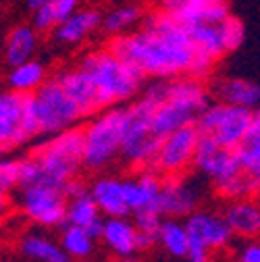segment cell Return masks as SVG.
<instances>
[{
    "label": "cell",
    "instance_id": "obj_40",
    "mask_svg": "<svg viewBox=\"0 0 260 262\" xmlns=\"http://www.w3.org/2000/svg\"><path fill=\"white\" fill-rule=\"evenodd\" d=\"M115 262H134L132 258H115Z\"/></svg>",
    "mask_w": 260,
    "mask_h": 262
},
{
    "label": "cell",
    "instance_id": "obj_4",
    "mask_svg": "<svg viewBox=\"0 0 260 262\" xmlns=\"http://www.w3.org/2000/svg\"><path fill=\"white\" fill-rule=\"evenodd\" d=\"M77 64L90 75L102 108L125 106L127 102H134L144 90L142 73L117 56L109 46L85 52Z\"/></svg>",
    "mask_w": 260,
    "mask_h": 262
},
{
    "label": "cell",
    "instance_id": "obj_42",
    "mask_svg": "<svg viewBox=\"0 0 260 262\" xmlns=\"http://www.w3.org/2000/svg\"><path fill=\"white\" fill-rule=\"evenodd\" d=\"M0 262H23V260H15V258H7V260H0Z\"/></svg>",
    "mask_w": 260,
    "mask_h": 262
},
{
    "label": "cell",
    "instance_id": "obj_11",
    "mask_svg": "<svg viewBox=\"0 0 260 262\" xmlns=\"http://www.w3.org/2000/svg\"><path fill=\"white\" fill-rule=\"evenodd\" d=\"M198 144H200V131L196 125L177 129L173 134L165 136L152 162V171H156L160 177L187 175V171L193 169Z\"/></svg>",
    "mask_w": 260,
    "mask_h": 262
},
{
    "label": "cell",
    "instance_id": "obj_1",
    "mask_svg": "<svg viewBox=\"0 0 260 262\" xmlns=\"http://www.w3.org/2000/svg\"><path fill=\"white\" fill-rule=\"evenodd\" d=\"M109 48L140 71L144 79L189 75L196 58L187 27L175 15L160 9L150 13L140 29L111 38Z\"/></svg>",
    "mask_w": 260,
    "mask_h": 262
},
{
    "label": "cell",
    "instance_id": "obj_18",
    "mask_svg": "<svg viewBox=\"0 0 260 262\" xmlns=\"http://www.w3.org/2000/svg\"><path fill=\"white\" fill-rule=\"evenodd\" d=\"M102 246L115 254V258H134L140 250V229L127 216H111L104 219L100 237Z\"/></svg>",
    "mask_w": 260,
    "mask_h": 262
},
{
    "label": "cell",
    "instance_id": "obj_17",
    "mask_svg": "<svg viewBox=\"0 0 260 262\" xmlns=\"http://www.w3.org/2000/svg\"><path fill=\"white\" fill-rule=\"evenodd\" d=\"M67 225H75L88 231L94 237H100L104 214L100 212L98 204H96L94 195L90 193V187H85L79 179L73 181L67 187Z\"/></svg>",
    "mask_w": 260,
    "mask_h": 262
},
{
    "label": "cell",
    "instance_id": "obj_5",
    "mask_svg": "<svg viewBox=\"0 0 260 262\" xmlns=\"http://www.w3.org/2000/svg\"><path fill=\"white\" fill-rule=\"evenodd\" d=\"M210 104V92L202 79L191 75L165 79L162 81V96L154 108L152 123L160 138L183 127L198 123L202 111Z\"/></svg>",
    "mask_w": 260,
    "mask_h": 262
},
{
    "label": "cell",
    "instance_id": "obj_36",
    "mask_svg": "<svg viewBox=\"0 0 260 262\" xmlns=\"http://www.w3.org/2000/svg\"><path fill=\"white\" fill-rule=\"evenodd\" d=\"M210 256H212V252H208L204 246H200V244H196V242H191L185 260H187V262H208Z\"/></svg>",
    "mask_w": 260,
    "mask_h": 262
},
{
    "label": "cell",
    "instance_id": "obj_8",
    "mask_svg": "<svg viewBox=\"0 0 260 262\" xmlns=\"http://www.w3.org/2000/svg\"><path fill=\"white\" fill-rule=\"evenodd\" d=\"M67 191L50 185H25L17 191V208L23 219L42 229L67 225Z\"/></svg>",
    "mask_w": 260,
    "mask_h": 262
},
{
    "label": "cell",
    "instance_id": "obj_28",
    "mask_svg": "<svg viewBox=\"0 0 260 262\" xmlns=\"http://www.w3.org/2000/svg\"><path fill=\"white\" fill-rule=\"evenodd\" d=\"M144 19H146V15H144L142 5L125 3V5H119L102 15V31L109 34L111 38H117V36L134 31V27L138 23H144Z\"/></svg>",
    "mask_w": 260,
    "mask_h": 262
},
{
    "label": "cell",
    "instance_id": "obj_33",
    "mask_svg": "<svg viewBox=\"0 0 260 262\" xmlns=\"http://www.w3.org/2000/svg\"><path fill=\"white\" fill-rule=\"evenodd\" d=\"M21 189V158L3 154L0 156V193L11 195Z\"/></svg>",
    "mask_w": 260,
    "mask_h": 262
},
{
    "label": "cell",
    "instance_id": "obj_2",
    "mask_svg": "<svg viewBox=\"0 0 260 262\" xmlns=\"http://www.w3.org/2000/svg\"><path fill=\"white\" fill-rule=\"evenodd\" d=\"M83 169V134L73 127L40 140L21 158V187L50 185L64 189L77 181Z\"/></svg>",
    "mask_w": 260,
    "mask_h": 262
},
{
    "label": "cell",
    "instance_id": "obj_43",
    "mask_svg": "<svg viewBox=\"0 0 260 262\" xmlns=\"http://www.w3.org/2000/svg\"><path fill=\"white\" fill-rule=\"evenodd\" d=\"M64 262H73V260H69V258H67V260H64Z\"/></svg>",
    "mask_w": 260,
    "mask_h": 262
},
{
    "label": "cell",
    "instance_id": "obj_26",
    "mask_svg": "<svg viewBox=\"0 0 260 262\" xmlns=\"http://www.w3.org/2000/svg\"><path fill=\"white\" fill-rule=\"evenodd\" d=\"M17 252L27 262H64V256L60 244L52 239L46 233L40 231H27L17 239Z\"/></svg>",
    "mask_w": 260,
    "mask_h": 262
},
{
    "label": "cell",
    "instance_id": "obj_29",
    "mask_svg": "<svg viewBox=\"0 0 260 262\" xmlns=\"http://www.w3.org/2000/svg\"><path fill=\"white\" fill-rule=\"evenodd\" d=\"M156 244L169 256L185 258L187 250H189V244H191L185 221H181V219H165L162 225H160V229H158Z\"/></svg>",
    "mask_w": 260,
    "mask_h": 262
},
{
    "label": "cell",
    "instance_id": "obj_16",
    "mask_svg": "<svg viewBox=\"0 0 260 262\" xmlns=\"http://www.w3.org/2000/svg\"><path fill=\"white\" fill-rule=\"evenodd\" d=\"M185 227H187L189 239L204 246L208 252H221L225 248H229V244L233 242V233L229 225H227L225 216L208 208H200L196 212H191L185 219Z\"/></svg>",
    "mask_w": 260,
    "mask_h": 262
},
{
    "label": "cell",
    "instance_id": "obj_22",
    "mask_svg": "<svg viewBox=\"0 0 260 262\" xmlns=\"http://www.w3.org/2000/svg\"><path fill=\"white\" fill-rule=\"evenodd\" d=\"M219 102L254 111L260 106V83L248 77H225L212 85Z\"/></svg>",
    "mask_w": 260,
    "mask_h": 262
},
{
    "label": "cell",
    "instance_id": "obj_7",
    "mask_svg": "<svg viewBox=\"0 0 260 262\" xmlns=\"http://www.w3.org/2000/svg\"><path fill=\"white\" fill-rule=\"evenodd\" d=\"M27 113L36 138H48L79 127V121L83 119L81 111L62 90L56 77L48 79L36 94L27 96Z\"/></svg>",
    "mask_w": 260,
    "mask_h": 262
},
{
    "label": "cell",
    "instance_id": "obj_38",
    "mask_svg": "<svg viewBox=\"0 0 260 262\" xmlns=\"http://www.w3.org/2000/svg\"><path fill=\"white\" fill-rule=\"evenodd\" d=\"M11 208H13V202H11V195L7 193H0V223H3L9 214H11Z\"/></svg>",
    "mask_w": 260,
    "mask_h": 262
},
{
    "label": "cell",
    "instance_id": "obj_27",
    "mask_svg": "<svg viewBox=\"0 0 260 262\" xmlns=\"http://www.w3.org/2000/svg\"><path fill=\"white\" fill-rule=\"evenodd\" d=\"M183 25L198 23H221L231 17V9L227 0H189L187 7L175 15Z\"/></svg>",
    "mask_w": 260,
    "mask_h": 262
},
{
    "label": "cell",
    "instance_id": "obj_32",
    "mask_svg": "<svg viewBox=\"0 0 260 262\" xmlns=\"http://www.w3.org/2000/svg\"><path fill=\"white\" fill-rule=\"evenodd\" d=\"M219 198L233 202V200H244V198H258L260 195V181L254 179L250 173L242 171L237 173L233 179H229L227 183H223L221 187L214 189Z\"/></svg>",
    "mask_w": 260,
    "mask_h": 262
},
{
    "label": "cell",
    "instance_id": "obj_31",
    "mask_svg": "<svg viewBox=\"0 0 260 262\" xmlns=\"http://www.w3.org/2000/svg\"><path fill=\"white\" fill-rule=\"evenodd\" d=\"M237 156L242 169L260 181V106L252 111V123L246 140L237 148Z\"/></svg>",
    "mask_w": 260,
    "mask_h": 262
},
{
    "label": "cell",
    "instance_id": "obj_14",
    "mask_svg": "<svg viewBox=\"0 0 260 262\" xmlns=\"http://www.w3.org/2000/svg\"><path fill=\"white\" fill-rule=\"evenodd\" d=\"M200 204H202V187L196 179L187 175L162 177L160 212L165 219L185 221L191 212L200 210Z\"/></svg>",
    "mask_w": 260,
    "mask_h": 262
},
{
    "label": "cell",
    "instance_id": "obj_21",
    "mask_svg": "<svg viewBox=\"0 0 260 262\" xmlns=\"http://www.w3.org/2000/svg\"><path fill=\"white\" fill-rule=\"evenodd\" d=\"M102 29V13L96 9H79L71 17L60 21L54 27V40L64 46H75L92 38Z\"/></svg>",
    "mask_w": 260,
    "mask_h": 262
},
{
    "label": "cell",
    "instance_id": "obj_37",
    "mask_svg": "<svg viewBox=\"0 0 260 262\" xmlns=\"http://www.w3.org/2000/svg\"><path fill=\"white\" fill-rule=\"evenodd\" d=\"M187 3H189V0H158V9L167 11L171 15H177V13H181L187 7Z\"/></svg>",
    "mask_w": 260,
    "mask_h": 262
},
{
    "label": "cell",
    "instance_id": "obj_39",
    "mask_svg": "<svg viewBox=\"0 0 260 262\" xmlns=\"http://www.w3.org/2000/svg\"><path fill=\"white\" fill-rule=\"evenodd\" d=\"M50 0H25V7L34 13V11H38V9H42L44 5H48Z\"/></svg>",
    "mask_w": 260,
    "mask_h": 262
},
{
    "label": "cell",
    "instance_id": "obj_23",
    "mask_svg": "<svg viewBox=\"0 0 260 262\" xmlns=\"http://www.w3.org/2000/svg\"><path fill=\"white\" fill-rule=\"evenodd\" d=\"M40 46L38 29L34 25H15L5 36L3 44V60L7 67H17L21 62H27L36 56V50Z\"/></svg>",
    "mask_w": 260,
    "mask_h": 262
},
{
    "label": "cell",
    "instance_id": "obj_20",
    "mask_svg": "<svg viewBox=\"0 0 260 262\" xmlns=\"http://www.w3.org/2000/svg\"><path fill=\"white\" fill-rule=\"evenodd\" d=\"M221 214L229 225L233 237H240L244 242L260 237V198L227 202Z\"/></svg>",
    "mask_w": 260,
    "mask_h": 262
},
{
    "label": "cell",
    "instance_id": "obj_30",
    "mask_svg": "<svg viewBox=\"0 0 260 262\" xmlns=\"http://www.w3.org/2000/svg\"><path fill=\"white\" fill-rule=\"evenodd\" d=\"M96 242H98V237H94L88 229H81L75 225H64L58 237V244L69 260L90 258L96 250Z\"/></svg>",
    "mask_w": 260,
    "mask_h": 262
},
{
    "label": "cell",
    "instance_id": "obj_9",
    "mask_svg": "<svg viewBox=\"0 0 260 262\" xmlns=\"http://www.w3.org/2000/svg\"><path fill=\"white\" fill-rule=\"evenodd\" d=\"M250 123H252V111L216 100L202 111L196 127L200 136H206L225 148L237 150L248 136Z\"/></svg>",
    "mask_w": 260,
    "mask_h": 262
},
{
    "label": "cell",
    "instance_id": "obj_3",
    "mask_svg": "<svg viewBox=\"0 0 260 262\" xmlns=\"http://www.w3.org/2000/svg\"><path fill=\"white\" fill-rule=\"evenodd\" d=\"M162 81L165 79H154L142 90L134 102L127 104V125L123 134L121 158L134 171L152 169L158 146L162 142L152 123L154 108L162 96Z\"/></svg>",
    "mask_w": 260,
    "mask_h": 262
},
{
    "label": "cell",
    "instance_id": "obj_12",
    "mask_svg": "<svg viewBox=\"0 0 260 262\" xmlns=\"http://www.w3.org/2000/svg\"><path fill=\"white\" fill-rule=\"evenodd\" d=\"M36 140L29 123L27 96L0 90V152L7 154Z\"/></svg>",
    "mask_w": 260,
    "mask_h": 262
},
{
    "label": "cell",
    "instance_id": "obj_25",
    "mask_svg": "<svg viewBox=\"0 0 260 262\" xmlns=\"http://www.w3.org/2000/svg\"><path fill=\"white\" fill-rule=\"evenodd\" d=\"M48 69L46 64L38 58H31L27 62H21L17 67H9L7 71V90L21 94V96H31L36 94L46 81H48Z\"/></svg>",
    "mask_w": 260,
    "mask_h": 262
},
{
    "label": "cell",
    "instance_id": "obj_10",
    "mask_svg": "<svg viewBox=\"0 0 260 262\" xmlns=\"http://www.w3.org/2000/svg\"><path fill=\"white\" fill-rule=\"evenodd\" d=\"M185 27L193 48H196V54L208 58L214 64L225 54L237 50L246 36L244 23L233 15L221 23H198V25H185Z\"/></svg>",
    "mask_w": 260,
    "mask_h": 262
},
{
    "label": "cell",
    "instance_id": "obj_44",
    "mask_svg": "<svg viewBox=\"0 0 260 262\" xmlns=\"http://www.w3.org/2000/svg\"><path fill=\"white\" fill-rule=\"evenodd\" d=\"M0 15H3V9H0Z\"/></svg>",
    "mask_w": 260,
    "mask_h": 262
},
{
    "label": "cell",
    "instance_id": "obj_35",
    "mask_svg": "<svg viewBox=\"0 0 260 262\" xmlns=\"http://www.w3.org/2000/svg\"><path fill=\"white\" fill-rule=\"evenodd\" d=\"M233 262H260V237L246 239L233 254Z\"/></svg>",
    "mask_w": 260,
    "mask_h": 262
},
{
    "label": "cell",
    "instance_id": "obj_19",
    "mask_svg": "<svg viewBox=\"0 0 260 262\" xmlns=\"http://www.w3.org/2000/svg\"><path fill=\"white\" fill-rule=\"evenodd\" d=\"M58 83L62 85V90L69 94V98L77 104V108L81 111L83 117H94L96 113L104 111L102 108V102L98 98V92H96L90 75L75 64V67H69V69H62L58 75H56Z\"/></svg>",
    "mask_w": 260,
    "mask_h": 262
},
{
    "label": "cell",
    "instance_id": "obj_41",
    "mask_svg": "<svg viewBox=\"0 0 260 262\" xmlns=\"http://www.w3.org/2000/svg\"><path fill=\"white\" fill-rule=\"evenodd\" d=\"M208 262H225V260H223V258H216V256H210Z\"/></svg>",
    "mask_w": 260,
    "mask_h": 262
},
{
    "label": "cell",
    "instance_id": "obj_13",
    "mask_svg": "<svg viewBox=\"0 0 260 262\" xmlns=\"http://www.w3.org/2000/svg\"><path fill=\"white\" fill-rule=\"evenodd\" d=\"M193 171L216 189L229 179H233L237 173H242L244 169H242L237 150L225 148L214 140L200 136L198 152H196V158H193Z\"/></svg>",
    "mask_w": 260,
    "mask_h": 262
},
{
    "label": "cell",
    "instance_id": "obj_24",
    "mask_svg": "<svg viewBox=\"0 0 260 262\" xmlns=\"http://www.w3.org/2000/svg\"><path fill=\"white\" fill-rule=\"evenodd\" d=\"M90 193L94 195L96 204H98L100 212L104 219L111 216H129V206L125 202V193H123V179L121 177H98L90 185Z\"/></svg>",
    "mask_w": 260,
    "mask_h": 262
},
{
    "label": "cell",
    "instance_id": "obj_15",
    "mask_svg": "<svg viewBox=\"0 0 260 262\" xmlns=\"http://www.w3.org/2000/svg\"><path fill=\"white\" fill-rule=\"evenodd\" d=\"M160 191H162V177L152 169L134 171L132 177L123 179V193L132 216L162 214Z\"/></svg>",
    "mask_w": 260,
    "mask_h": 262
},
{
    "label": "cell",
    "instance_id": "obj_6",
    "mask_svg": "<svg viewBox=\"0 0 260 262\" xmlns=\"http://www.w3.org/2000/svg\"><path fill=\"white\" fill-rule=\"evenodd\" d=\"M127 125V104L96 113L81 127L83 134V169L104 171L121 156L123 134Z\"/></svg>",
    "mask_w": 260,
    "mask_h": 262
},
{
    "label": "cell",
    "instance_id": "obj_34",
    "mask_svg": "<svg viewBox=\"0 0 260 262\" xmlns=\"http://www.w3.org/2000/svg\"><path fill=\"white\" fill-rule=\"evenodd\" d=\"M48 7L52 11L56 23H60V21H64L67 17H71L73 13H77L81 9V0H50Z\"/></svg>",
    "mask_w": 260,
    "mask_h": 262
}]
</instances>
